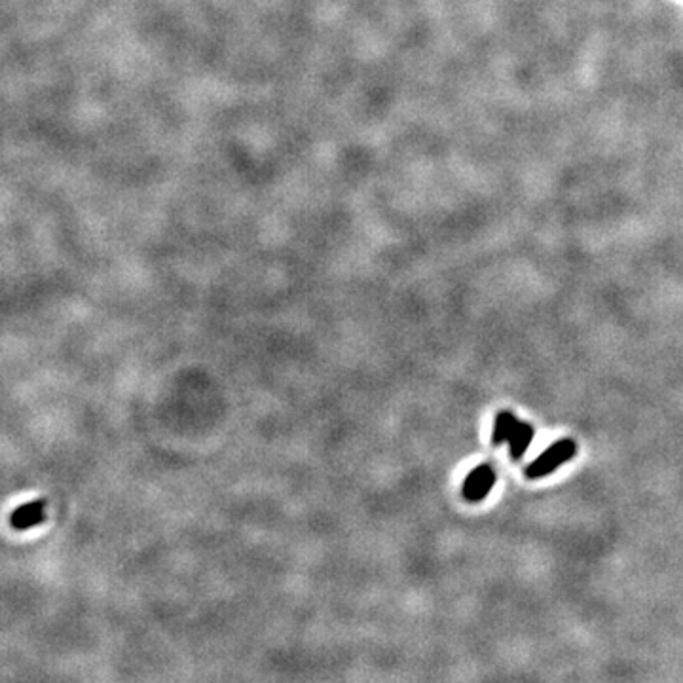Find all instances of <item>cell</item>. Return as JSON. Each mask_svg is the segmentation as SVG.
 I'll return each instance as SVG.
<instances>
[{
  "label": "cell",
  "instance_id": "7a4b0ae2",
  "mask_svg": "<svg viewBox=\"0 0 683 683\" xmlns=\"http://www.w3.org/2000/svg\"><path fill=\"white\" fill-rule=\"evenodd\" d=\"M493 484H495V471L492 465L482 464L478 467L471 471L467 478L464 482V498L467 501L478 503L486 498L488 493L492 492Z\"/></svg>",
  "mask_w": 683,
  "mask_h": 683
},
{
  "label": "cell",
  "instance_id": "6da1fadb",
  "mask_svg": "<svg viewBox=\"0 0 683 683\" xmlns=\"http://www.w3.org/2000/svg\"><path fill=\"white\" fill-rule=\"evenodd\" d=\"M575 450L577 446L571 439H562L558 442H554L551 448H546L539 458L535 459L534 464H529L526 467V476L528 478H541V476L551 475L556 467L570 461Z\"/></svg>",
  "mask_w": 683,
  "mask_h": 683
},
{
  "label": "cell",
  "instance_id": "5b68a950",
  "mask_svg": "<svg viewBox=\"0 0 683 683\" xmlns=\"http://www.w3.org/2000/svg\"><path fill=\"white\" fill-rule=\"evenodd\" d=\"M534 439V427L526 422H518V427L515 429V433L509 439V446H511V458L520 459L524 456V452L529 446Z\"/></svg>",
  "mask_w": 683,
  "mask_h": 683
},
{
  "label": "cell",
  "instance_id": "3957f363",
  "mask_svg": "<svg viewBox=\"0 0 683 683\" xmlns=\"http://www.w3.org/2000/svg\"><path fill=\"white\" fill-rule=\"evenodd\" d=\"M44 511H46V503L38 499V501H30V503H25L19 509L12 512V522L13 528L18 529H27L33 528L36 524H40L44 520Z\"/></svg>",
  "mask_w": 683,
  "mask_h": 683
},
{
  "label": "cell",
  "instance_id": "277c9868",
  "mask_svg": "<svg viewBox=\"0 0 683 683\" xmlns=\"http://www.w3.org/2000/svg\"><path fill=\"white\" fill-rule=\"evenodd\" d=\"M517 427L518 420L512 412H509V410L499 412L498 418H495V427H493V444L499 446L503 444V442H509V439H511Z\"/></svg>",
  "mask_w": 683,
  "mask_h": 683
}]
</instances>
